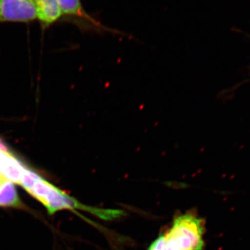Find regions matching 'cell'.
<instances>
[{
  "mask_svg": "<svg viewBox=\"0 0 250 250\" xmlns=\"http://www.w3.org/2000/svg\"><path fill=\"white\" fill-rule=\"evenodd\" d=\"M5 180V179L4 178V177H3L2 175H1V174L0 173V184L2 183Z\"/></svg>",
  "mask_w": 250,
  "mask_h": 250,
  "instance_id": "obj_11",
  "label": "cell"
},
{
  "mask_svg": "<svg viewBox=\"0 0 250 250\" xmlns=\"http://www.w3.org/2000/svg\"><path fill=\"white\" fill-rule=\"evenodd\" d=\"M205 221L192 214H184L174 220L165 235L166 250H202Z\"/></svg>",
  "mask_w": 250,
  "mask_h": 250,
  "instance_id": "obj_1",
  "label": "cell"
},
{
  "mask_svg": "<svg viewBox=\"0 0 250 250\" xmlns=\"http://www.w3.org/2000/svg\"><path fill=\"white\" fill-rule=\"evenodd\" d=\"M0 207L24 208L14 184L6 179L0 184Z\"/></svg>",
  "mask_w": 250,
  "mask_h": 250,
  "instance_id": "obj_7",
  "label": "cell"
},
{
  "mask_svg": "<svg viewBox=\"0 0 250 250\" xmlns=\"http://www.w3.org/2000/svg\"><path fill=\"white\" fill-rule=\"evenodd\" d=\"M27 192L45 206L51 215L64 209L85 210L93 215L97 211V208L82 205L42 177Z\"/></svg>",
  "mask_w": 250,
  "mask_h": 250,
  "instance_id": "obj_2",
  "label": "cell"
},
{
  "mask_svg": "<svg viewBox=\"0 0 250 250\" xmlns=\"http://www.w3.org/2000/svg\"><path fill=\"white\" fill-rule=\"evenodd\" d=\"M37 18L34 0H0L1 22H27Z\"/></svg>",
  "mask_w": 250,
  "mask_h": 250,
  "instance_id": "obj_3",
  "label": "cell"
},
{
  "mask_svg": "<svg viewBox=\"0 0 250 250\" xmlns=\"http://www.w3.org/2000/svg\"><path fill=\"white\" fill-rule=\"evenodd\" d=\"M34 1H36V0H34Z\"/></svg>",
  "mask_w": 250,
  "mask_h": 250,
  "instance_id": "obj_12",
  "label": "cell"
},
{
  "mask_svg": "<svg viewBox=\"0 0 250 250\" xmlns=\"http://www.w3.org/2000/svg\"><path fill=\"white\" fill-rule=\"evenodd\" d=\"M41 177L39 174L25 167L20 185L22 186L23 188L28 192Z\"/></svg>",
  "mask_w": 250,
  "mask_h": 250,
  "instance_id": "obj_8",
  "label": "cell"
},
{
  "mask_svg": "<svg viewBox=\"0 0 250 250\" xmlns=\"http://www.w3.org/2000/svg\"><path fill=\"white\" fill-rule=\"evenodd\" d=\"M0 151H1V152L6 153V154H11L9 148H8L7 146H6V145L1 141V139H0Z\"/></svg>",
  "mask_w": 250,
  "mask_h": 250,
  "instance_id": "obj_10",
  "label": "cell"
},
{
  "mask_svg": "<svg viewBox=\"0 0 250 250\" xmlns=\"http://www.w3.org/2000/svg\"><path fill=\"white\" fill-rule=\"evenodd\" d=\"M37 18L45 25H49L62 16L58 0H36Z\"/></svg>",
  "mask_w": 250,
  "mask_h": 250,
  "instance_id": "obj_5",
  "label": "cell"
},
{
  "mask_svg": "<svg viewBox=\"0 0 250 250\" xmlns=\"http://www.w3.org/2000/svg\"><path fill=\"white\" fill-rule=\"evenodd\" d=\"M58 2L62 16L80 18L97 27H106L85 12L81 0H58Z\"/></svg>",
  "mask_w": 250,
  "mask_h": 250,
  "instance_id": "obj_6",
  "label": "cell"
},
{
  "mask_svg": "<svg viewBox=\"0 0 250 250\" xmlns=\"http://www.w3.org/2000/svg\"><path fill=\"white\" fill-rule=\"evenodd\" d=\"M25 167L12 154L0 151V173L5 179L14 184H21Z\"/></svg>",
  "mask_w": 250,
  "mask_h": 250,
  "instance_id": "obj_4",
  "label": "cell"
},
{
  "mask_svg": "<svg viewBox=\"0 0 250 250\" xmlns=\"http://www.w3.org/2000/svg\"><path fill=\"white\" fill-rule=\"evenodd\" d=\"M148 250H166L165 235H161L149 246Z\"/></svg>",
  "mask_w": 250,
  "mask_h": 250,
  "instance_id": "obj_9",
  "label": "cell"
}]
</instances>
